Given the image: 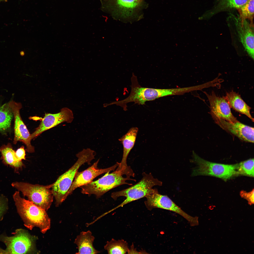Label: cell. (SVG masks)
Returning a JSON list of instances; mask_svg holds the SVG:
<instances>
[{"label":"cell","mask_w":254,"mask_h":254,"mask_svg":"<svg viewBox=\"0 0 254 254\" xmlns=\"http://www.w3.org/2000/svg\"><path fill=\"white\" fill-rule=\"evenodd\" d=\"M99 160V159H98L91 166L84 171L77 172L71 187L67 193V197L72 194L77 188L90 183L95 178L100 175L114 171L119 164V163L117 162L110 167L99 169L98 165Z\"/></svg>","instance_id":"cell-12"},{"label":"cell","mask_w":254,"mask_h":254,"mask_svg":"<svg viewBox=\"0 0 254 254\" xmlns=\"http://www.w3.org/2000/svg\"><path fill=\"white\" fill-rule=\"evenodd\" d=\"M95 237L90 230L81 232L75 239L74 243L77 246L78 251L76 254H97L100 252L93 245Z\"/></svg>","instance_id":"cell-17"},{"label":"cell","mask_w":254,"mask_h":254,"mask_svg":"<svg viewBox=\"0 0 254 254\" xmlns=\"http://www.w3.org/2000/svg\"><path fill=\"white\" fill-rule=\"evenodd\" d=\"M13 117L12 110L8 103L2 104L0 102V133L4 134L9 131Z\"/></svg>","instance_id":"cell-21"},{"label":"cell","mask_w":254,"mask_h":254,"mask_svg":"<svg viewBox=\"0 0 254 254\" xmlns=\"http://www.w3.org/2000/svg\"><path fill=\"white\" fill-rule=\"evenodd\" d=\"M109 173L96 181L80 187L81 193L88 195L94 194L98 198L110 190L120 186L132 185L126 182L127 180L136 181L130 177H124L123 176L126 175L125 174L117 169L111 173Z\"/></svg>","instance_id":"cell-6"},{"label":"cell","mask_w":254,"mask_h":254,"mask_svg":"<svg viewBox=\"0 0 254 254\" xmlns=\"http://www.w3.org/2000/svg\"><path fill=\"white\" fill-rule=\"evenodd\" d=\"M216 123L222 128L229 131L244 141L254 143V128L238 121L231 122L213 117Z\"/></svg>","instance_id":"cell-15"},{"label":"cell","mask_w":254,"mask_h":254,"mask_svg":"<svg viewBox=\"0 0 254 254\" xmlns=\"http://www.w3.org/2000/svg\"><path fill=\"white\" fill-rule=\"evenodd\" d=\"M6 0H0V2L2 1H6Z\"/></svg>","instance_id":"cell-30"},{"label":"cell","mask_w":254,"mask_h":254,"mask_svg":"<svg viewBox=\"0 0 254 254\" xmlns=\"http://www.w3.org/2000/svg\"><path fill=\"white\" fill-rule=\"evenodd\" d=\"M131 79V90L129 95L124 99L114 102L110 105L115 104L126 111L127 110V104L128 103L134 102L135 104L143 105L147 101L163 97V89L142 87L139 84L137 77L133 73Z\"/></svg>","instance_id":"cell-8"},{"label":"cell","mask_w":254,"mask_h":254,"mask_svg":"<svg viewBox=\"0 0 254 254\" xmlns=\"http://www.w3.org/2000/svg\"><path fill=\"white\" fill-rule=\"evenodd\" d=\"M53 184V183L44 186L16 182L12 183L11 185L21 191L29 200L46 211L50 208L53 202L54 196L50 189Z\"/></svg>","instance_id":"cell-7"},{"label":"cell","mask_w":254,"mask_h":254,"mask_svg":"<svg viewBox=\"0 0 254 254\" xmlns=\"http://www.w3.org/2000/svg\"><path fill=\"white\" fill-rule=\"evenodd\" d=\"M204 92L209 101L210 113L212 117L220 118L231 122L238 121L232 113L230 107L225 96H219L213 91L210 94L205 92Z\"/></svg>","instance_id":"cell-13"},{"label":"cell","mask_w":254,"mask_h":254,"mask_svg":"<svg viewBox=\"0 0 254 254\" xmlns=\"http://www.w3.org/2000/svg\"><path fill=\"white\" fill-rule=\"evenodd\" d=\"M1 159L4 163L16 169L22 167L24 165L22 161L17 158L16 151L10 143L0 147Z\"/></svg>","instance_id":"cell-20"},{"label":"cell","mask_w":254,"mask_h":254,"mask_svg":"<svg viewBox=\"0 0 254 254\" xmlns=\"http://www.w3.org/2000/svg\"><path fill=\"white\" fill-rule=\"evenodd\" d=\"M13 234L10 237L0 235V241L4 243L6 246L5 250L0 248V254L39 253V252L36 248V237L22 229L16 230Z\"/></svg>","instance_id":"cell-4"},{"label":"cell","mask_w":254,"mask_h":254,"mask_svg":"<svg viewBox=\"0 0 254 254\" xmlns=\"http://www.w3.org/2000/svg\"><path fill=\"white\" fill-rule=\"evenodd\" d=\"M104 247L108 254H125L129 249L127 243L122 239L116 240L112 239L107 241Z\"/></svg>","instance_id":"cell-22"},{"label":"cell","mask_w":254,"mask_h":254,"mask_svg":"<svg viewBox=\"0 0 254 254\" xmlns=\"http://www.w3.org/2000/svg\"><path fill=\"white\" fill-rule=\"evenodd\" d=\"M254 159H250L237 164L238 175L254 177Z\"/></svg>","instance_id":"cell-24"},{"label":"cell","mask_w":254,"mask_h":254,"mask_svg":"<svg viewBox=\"0 0 254 254\" xmlns=\"http://www.w3.org/2000/svg\"><path fill=\"white\" fill-rule=\"evenodd\" d=\"M8 103L12 110L14 120L13 143L16 144L18 141L22 142L26 145V150L28 152H34V147L31 144V134L20 115V111L22 107L21 103L13 100L9 102Z\"/></svg>","instance_id":"cell-10"},{"label":"cell","mask_w":254,"mask_h":254,"mask_svg":"<svg viewBox=\"0 0 254 254\" xmlns=\"http://www.w3.org/2000/svg\"><path fill=\"white\" fill-rule=\"evenodd\" d=\"M72 111L66 107L62 108L59 112L54 114L46 113L39 126L31 134L32 140L43 132L62 123H71L74 119Z\"/></svg>","instance_id":"cell-11"},{"label":"cell","mask_w":254,"mask_h":254,"mask_svg":"<svg viewBox=\"0 0 254 254\" xmlns=\"http://www.w3.org/2000/svg\"><path fill=\"white\" fill-rule=\"evenodd\" d=\"M234 21L239 40L248 55L254 58V26L246 20L241 23L238 17L230 15Z\"/></svg>","instance_id":"cell-14"},{"label":"cell","mask_w":254,"mask_h":254,"mask_svg":"<svg viewBox=\"0 0 254 254\" xmlns=\"http://www.w3.org/2000/svg\"><path fill=\"white\" fill-rule=\"evenodd\" d=\"M13 197L17 211L27 228L31 230L35 227L39 228L43 234L50 229L51 220L46 211L22 198L18 191Z\"/></svg>","instance_id":"cell-1"},{"label":"cell","mask_w":254,"mask_h":254,"mask_svg":"<svg viewBox=\"0 0 254 254\" xmlns=\"http://www.w3.org/2000/svg\"><path fill=\"white\" fill-rule=\"evenodd\" d=\"M225 97L230 108L245 115L254 122V119L250 113L251 107L246 104L239 94L232 91L227 93Z\"/></svg>","instance_id":"cell-18"},{"label":"cell","mask_w":254,"mask_h":254,"mask_svg":"<svg viewBox=\"0 0 254 254\" xmlns=\"http://www.w3.org/2000/svg\"><path fill=\"white\" fill-rule=\"evenodd\" d=\"M138 131L136 127L131 128L125 135L119 139L123 144V154L121 162L117 169L125 173L128 175L133 176L134 173L130 166L127 164V159L130 151L133 147Z\"/></svg>","instance_id":"cell-16"},{"label":"cell","mask_w":254,"mask_h":254,"mask_svg":"<svg viewBox=\"0 0 254 254\" xmlns=\"http://www.w3.org/2000/svg\"><path fill=\"white\" fill-rule=\"evenodd\" d=\"M248 0H214V5L208 15L211 17L217 13L240 8Z\"/></svg>","instance_id":"cell-19"},{"label":"cell","mask_w":254,"mask_h":254,"mask_svg":"<svg viewBox=\"0 0 254 254\" xmlns=\"http://www.w3.org/2000/svg\"><path fill=\"white\" fill-rule=\"evenodd\" d=\"M254 189L248 192L242 190L240 192V195L242 197L246 200L249 204L252 205L254 203Z\"/></svg>","instance_id":"cell-26"},{"label":"cell","mask_w":254,"mask_h":254,"mask_svg":"<svg viewBox=\"0 0 254 254\" xmlns=\"http://www.w3.org/2000/svg\"><path fill=\"white\" fill-rule=\"evenodd\" d=\"M254 0H248L244 4L237 9L239 13L238 17L241 23L248 19L250 24L254 26Z\"/></svg>","instance_id":"cell-23"},{"label":"cell","mask_w":254,"mask_h":254,"mask_svg":"<svg viewBox=\"0 0 254 254\" xmlns=\"http://www.w3.org/2000/svg\"><path fill=\"white\" fill-rule=\"evenodd\" d=\"M16 154L17 158L19 160L22 161V160H25V151L24 146H22L18 149L16 151Z\"/></svg>","instance_id":"cell-28"},{"label":"cell","mask_w":254,"mask_h":254,"mask_svg":"<svg viewBox=\"0 0 254 254\" xmlns=\"http://www.w3.org/2000/svg\"><path fill=\"white\" fill-rule=\"evenodd\" d=\"M76 161L68 170L60 175L53 183L52 192L56 200V206L60 205L67 198L66 194L73 183L75 175L80 167L87 163L91 164V159L87 153L80 151L77 154Z\"/></svg>","instance_id":"cell-3"},{"label":"cell","mask_w":254,"mask_h":254,"mask_svg":"<svg viewBox=\"0 0 254 254\" xmlns=\"http://www.w3.org/2000/svg\"><path fill=\"white\" fill-rule=\"evenodd\" d=\"M144 202L147 208L151 210L155 208L164 209L172 211L182 216L188 222L191 226L199 224L197 217L190 215L184 211L167 196L155 192L147 196Z\"/></svg>","instance_id":"cell-9"},{"label":"cell","mask_w":254,"mask_h":254,"mask_svg":"<svg viewBox=\"0 0 254 254\" xmlns=\"http://www.w3.org/2000/svg\"><path fill=\"white\" fill-rule=\"evenodd\" d=\"M8 201L5 198L0 197V221L8 209Z\"/></svg>","instance_id":"cell-27"},{"label":"cell","mask_w":254,"mask_h":254,"mask_svg":"<svg viewBox=\"0 0 254 254\" xmlns=\"http://www.w3.org/2000/svg\"><path fill=\"white\" fill-rule=\"evenodd\" d=\"M119 8L125 12L132 11L140 4L141 0H116Z\"/></svg>","instance_id":"cell-25"},{"label":"cell","mask_w":254,"mask_h":254,"mask_svg":"<svg viewBox=\"0 0 254 254\" xmlns=\"http://www.w3.org/2000/svg\"><path fill=\"white\" fill-rule=\"evenodd\" d=\"M142 175L141 179L136 184L127 188L111 193V197L114 200L120 197L126 198L115 209L123 207L131 202L158 192L156 189L153 188V187L156 186H161L162 182L154 178L151 173L143 172Z\"/></svg>","instance_id":"cell-2"},{"label":"cell","mask_w":254,"mask_h":254,"mask_svg":"<svg viewBox=\"0 0 254 254\" xmlns=\"http://www.w3.org/2000/svg\"><path fill=\"white\" fill-rule=\"evenodd\" d=\"M20 54L21 56H23L25 54V53L24 51H22L20 52Z\"/></svg>","instance_id":"cell-29"},{"label":"cell","mask_w":254,"mask_h":254,"mask_svg":"<svg viewBox=\"0 0 254 254\" xmlns=\"http://www.w3.org/2000/svg\"><path fill=\"white\" fill-rule=\"evenodd\" d=\"M191 162L197 166L192 170V176H210L222 179L224 180L238 175L237 164H226L213 163L206 160L192 151Z\"/></svg>","instance_id":"cell-5"}]
</instances>
